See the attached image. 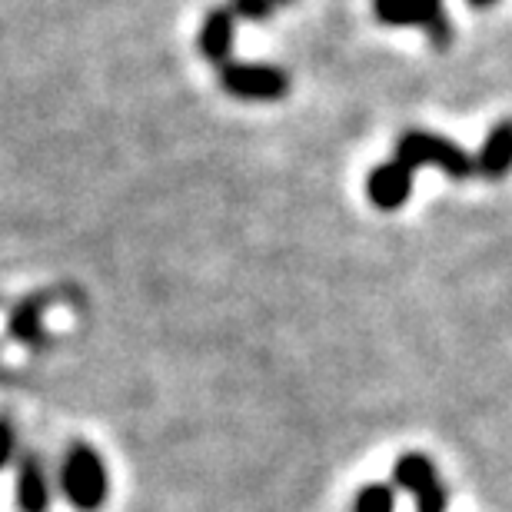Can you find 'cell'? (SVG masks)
Segmentation results:
<instances>
[{"label": "cell", "instance_id": "obj_1", "mask_svg": "<svg viewBox=\"0 0 512 512\" xmlns=\"http://www.w3.org/2000/svg\"><path fill=\"white\" fill-rule=\"evenodd\" d=\"M60 493L77 512H97L110 496V476L94 446L74 443L60 463Z\"/></svg>", "mask_w": 512, "mask_h": 512}, {"label": "cell", "instance_id": "obj_2", "mask_svg": "<svg viewBox=\"0 0 512 512\" xmlns=\"http://www.w3.org/2000/svg\"><path fill=\"white\" fill-rule=\"evenodd\" d=\"M393 160L409 173H413L419 163H436V167H443L449 177H456V180H469L473 173H479L476 160L469 157L466 150H459L456 143H449L446 137H436V133H426V130L403 133L396 143Z\"/></svg>", "mask_w": 512, "mask_h": 512}, {"label": "cell", "instance_id": "obj_3", "mask_svg": "<svg viewBox=\"0 0 512 512\" xmlns=\"http://www.w3.org/2000/svg\"><path fill=\"white\" fill-rule=\"evenodd\" d=\"M220 70V84L240 100H280L290 90V77L270 64H237L227 60Z\"/></svg>", "mask_w": 512, "mask_h": 512}, {"label": "cell", "instance_id": "obj_4", "mask_svg": "<svg viewBox=\"0 0 512 512\" xmlns=\"http://www.w3.org/2000/svg\"><path fill=\"white\" fill-rule=\"evenodd\" d=\"M373 10L383 24H393V27L419 24V27H426V34L436 47H446L449 34H453L446 14H443V0H373Z\"/></svg>", "mask_w": 512, "mask_h": 512}, {"label": "cell", "instance_id": "obj_5", "mask_svg": "<svg viewBox=\"0 0 512 512\" xmlns=\"http://www.w3.org/2000/svg\"><path fill=\"white\" fill-rule=\"evenodd\" d=\"M17 509L20 512L50 509V483L40 453H27L17 466Z\"/></svg>", "mask_w": 512, "mask_h": 512}, {"label": "cell", "instance_id": "obj_6", "mask_svg": "<svg viewBox=\"0 0 512 512\" xmlns=\"http://www.w3.org/2000/svg\"><path fill=\"white\" fill-rule=\"evenodd\" d=\"M409 187H413V173L399 167L396 160L376 167L370 173V180H366V193H370L373 207H380V210L403 207L406 197H409Z\"/></svg>", "mask_w": 512, "mask_h": 512}, {"label": "cell", "instance_id": "obj_7", "mask_svg": "<svg viewBox=\"0 0 512 512\" xmlns=\"http://www.w3.org/2000/svg\"><path fill=\"white\" fill-rule=\"evenodd\" d=\"M233 20H237V14H233L230 7H217L210 10L207 20H203L200 27V54L210 60V64L223 67L233 50Z\"/></svg>", "mask_w": 512, "mask_h": 512}, {"label": "cell", "instance_id": "obj_8", "mask_svg": "<svg viewBox=\"0 0 512 512\" xmlns=\"http://www.w3.org/2000/svg\"><path fill=\"white\" fill-rule=\"evenodd\" d=\"M476 167L489 180L506 177L509 167H512V120H503V124H496L493 130H489L483 150H479Z\"/></svg>", "mask_w": 512, "mask_h": 512}, {"label": "cell", "instance_id": "obj_9", "mask_svg": "<svg viewBox=\"0 0 512 512\" xmlns=\"http://www.w3.org/2000/svg\"><path fill=\"white\" fill-rule=\"evenodd\" d=\"M44 300L40 296H30V300L17 303V310L10 313V336L27 346H40L44 343Z\"/></svg>", "mask_w": 512, "mask_h": 512}, {"label": "cell", "instance_id": "obj_10", "mask_svg": "<svg viewBox=\"0 0 512 512\" xmlns=\"http://www.w3.org/2000/svg\"><path fill=\"white\" fill-rule=\"evenodd\" d=\"M237 17H247V20H263L273 14L276 0H230L227 4Z\"/></svg>", "mask_w": 512, "mask_h": 512}, {"label": "cell", "instance_id": "obj_11", "mask_svg": "<svg viewBox=\"0 0 512 512\" xmlns=\"http://www.w3.org/2000/svg\"><path fill=\"white\" fill-rule=\"evenodd\" d=\"M389 509H393V503H389V493L380 486L363 489L360 499H356V512H389Z\"/></svg>", "mask_w": 512, "mask_h": 512}, {"label": "cell", "instance_id": "obj_12", "mask_svg": "<svg viewBox=\"0 0 512 512\" xmlns=\"http://www.w3.org/2000/svg\"><path fill=\"white\" fill-rule=\"evenodd\" d=\"M14 449H17V429L7 416H0V469L10 463Z\"/></svg>", "mask_w": 512, "mask_h": 512}, {"label": "cell", "instance_id": "obj_13", "mask_svg": "<svg viewBox=\"0 0 512 512\" xmlns=\"http://www.w3.org/2000/svg\"><path fill=\"white\" fill-rule=\"evenodd\" d=\"M469 4H473V7H489L493 0H469Z\"/></svg>", "mask_w": 512, "mask_h": 512}, {"label": "cell", "instance_id": "obj_14", "mask_svg": "<svg viewBox=\"0 0 512 512\" xmlns=\"http://www.w3.org/2000/svg\"><path fill=\"white\" fill-rule=\"evenodd\" d=\"M276 4H290V0H276Z\"/></svg>", "mask_w": 512, "mask_h": 512}]
</instances>
